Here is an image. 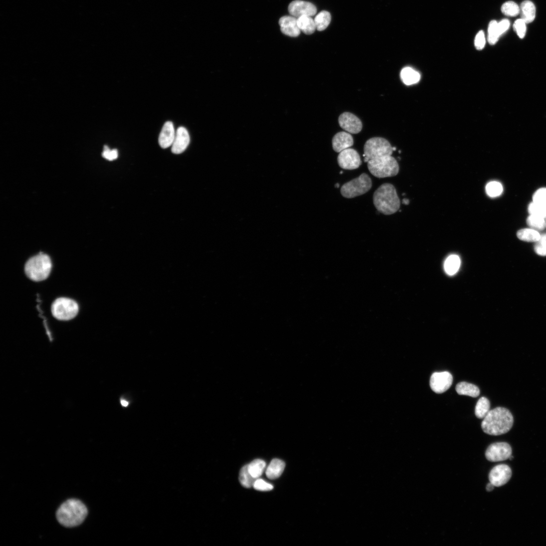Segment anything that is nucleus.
<instances>
[{
  "instance_id": "nucleus-11",
  "label": "nucleus",
  "mask_w": 546,
  "mask_h": 546,
  "mask_svg": "<svg viewBox=\"0 0 546 546\" xmlns=\"http://www.w3.org/2000/svg\"><path fill=\"white\" fill-rule=\"evenodd\" d=\"M340 166L344 170H353L362 164L358 152L354 149L348 148L340 152L338 157Z\"/></svg>"
},
{
  "instance_id": "nucleus-5",
  "label": "nucleus",
  "mask_w": 546,
  "mask_h": 546,
  "mask_svg": "<svg viewBox=\"0 0 546 546\" xmlns=\"http://www.w3.org/2000/svg\"><path fill=\"white\" fill-rule=\"evenodd\" d=\"M368 168L371 174L378 178L396 176L400 170L399 163L392 156L371 159L368 162Z\"/></svg>"
},
{
  "instance_id": "nucleus-28",
  "label": "nucleus",
  "mask_w": 546,
  "mask_h": 546,
  "mask_svg": "<svg viewBox=\"0 0 546 546\" xmlns=\"http://www.w3.org/2000/svg\"><path fill=\"white\" fill-rule=\"evenodd\" d=\"M490 411V401L485 397H482L478 401L476 409L475 414L477 418L484 419Z\"/></svg>"
},
{
  "instance_id": "nucleus-6",
  "label": "nucleus",
  "mask_w": 546,
  "mask_h": 546,
  "mask_svg": "<svg viewBox=\"0 0 546 546\" xmlns=\"http://www.w3.org/2000/svg\"><path fill=\"white\" fill-rule=\"evenodd\" d=\"M364 161L387 156H392L393 149L390 143L386 139L374 137L369 139L364 147Z\"/></svg>"
},
{
  "instance_id": "nucleus-1",
  "label": "nucleus",
  "mask_w": 546,
  "mask_h": 546,
  "mask_svg": "<svg viewBox=\"0 0 546 546\" xmlns=\"http://www.w3.org/2000/svg\"><path fill=\"white\" fill-rule=\"evenodd\" d=\"M514 423L513 415L509 409L497 407L490 410L484 418L482 428L488 435L500 436L510 432Z\"/></svg>"
},
{
  "instance_id": "nucleus-8",
  "label": "nucleus",
  "mask_w": 546,
  "mask_h": 546,
  "mask_svg": "<svg viewBox=\"0 0 546 546\" xmlns=\"http://www.w3.org/2000/svg\"><path fill=\"white\" fill-rule=\"evenodd\" d=\"M54 317L59 320L68 321L73 319L78 312V306L74 301L65 298L56 300L51 306Z\"/></svg>"
},
{
  "instance_id": "nucleus-39",
  "label": "nucleus",
  "mask_w": 546,
  "mask_h": 546,
  "mask_svg": "<svg viewBox=\"0 0 546 546\" xmlns=\"http://www.w3.org/2000/svg\"><path fill=\"white\" fill-rule=\"evenodd\" d=\"M475 44L477 50H481L484 49L486 44V37L484 32L481 30L476 35Z\"/></svg>"
},
{
  "instance_id": "nucleus-3",
  "label": "nucleus",
  "mask_w": 546,
  "mask_h": 546,
  "mask_svg": "<svg viewBox=\"0 0 546 546\" xmlns=\"http://www.w3.org/2000/svg\"><path fill=\"white\" fill-rule=\"evenodd\" d=\"M373 199L378 211L385 215L396 213L400 207V198L395 187L391 184L381 185L374 192Z\"/></svg>"
},
{
  "instance_id": "nucleus-37",
  "label": "nucleus",
  "mask_w": 546,
  "mask_h": 546,
  "mask_svg": "<svg viewBox=\"0 0 546 546\" xmlns=\"http://www.w3.org/2000/svg\"><path fill=\"white\" fill-rule=\"evenodd\" d=\"M533 202L546 205V188L540 189L535 193L533 196Z\"/></svg>"
},
{
  "instance_id": "nucleus-20",
  "label": "nucleus",
  "mask_w": 546,
  "mask_h": 546,
  "mask_svg": "<svg viewBox=\"0 0 546 546\" xmlns=\"http://www.w3.org/2000/svg\"><path fill=\"white\" fill-rule=\"evenodd\" d=\"M521 18L527 24L532 22L535 19L536 9L534 4L527 0L523 2L520 7Z\"/></svg>"
},
{
  "instance_id": "nucleus-22",
  "label": "nucleus",
  "mask_w": 546,
  "mask_h": 546,
  "mask_svg": "<svg viewBox=\"0 0 546 546\" xmlns=\"http://www.w3.org/2000/svg\"><path fill=\"white\" fill-rule=\"evenodd\" d=\"M401 77L403 82L409 86L418 83L421 77L418 71L409 67L402 70Z\"/></svg>"
},
{
  "instance_id": "nucleus-45",
  "label": "nucleus",
  "mask_w": 546,
  "mask_h": 546,
  "mask_svg": "<svg viewBox=\"0 0 546 546\" xmlns=\"http://www.w3.org/2000/svg\"><path fill=\"white\" fill-rule=\"evenodd\" d=\"M513 458H514V457H513V456L512 455V456H511L510 457V459L511 460H512L513 459Z\"/></svg>"
},
{
  "instance_id": "nucleus-38",
  "label": "nucleus",
  "mask_w": 546,
  "mask_h": 546,
  "mask_svg": "<svg viewBox=\"0 0 546 546\" xmlns=\"http://www.w3.org/2000/svg\"><path fill=\"white\" fill-rule=\"evenodd\" d=\"M253 487L257 491L264 492L271 491L274 488L273 485L259 478L256 480Z\"/></svg>"
},
{
  "instance_id": "nucleus-41",
  "label": "nucleus",
  "mask_w": 546,
  "mask_h": 546,
  "mask_svg": "<svg viewBox=\"0 0 546 546\" xmlns=\"http://www.w3.org/2000/svg\"><path fill=\"white\" fill-rule=\"evenodd\" d=\"M511 22L509 19H505L498 23V30L500 35L505 33L510 28Z\"/></svg>"
},
{
  "instance_id": "nucleus-14",
  "label": "nucleus",
  "mask_w": 546,
  "mask_h": 546,
  "mask_svg": "<svg viewBox=\"0 0 546 546\" xmlns=\"http://www.w3.org/2000/svg\"><path fill=\"white\" fill-rule=\"evenodd\" d=\"M339 121L341 127L348 133L358 134L362 129L363 125L361 120L351 113L345 112L341 114Z\"/></svg>"
},
{
  "instance_id": "nucleus-4",
  "label": "nucleus",
  "mask_w": 546,
  "mask_h": 546,
  "mask_svg": "<svg viewBox=\"0 0 546 546\" xmlns=\"http://www.w3.org/2000/svg\"><path fill=\"white\" fill-rule=\"evenodd\" d=\"M52 262L50 257L43 253L29 259L25 265V273L31 280L35 282L43 281L50 275L52 269Z\"/></svg>"
},
{
  "instance_id": "nucleus-42",
  "label": "nucleus",
  "mask_w": 546,
  "mask_h": 546,
  "mask_svg": "<svg viewBox=\"0 0 546 546\" xmlns=\"http://www.w3.org/2000/svg\"><path fill=\"white\" fill-rule=\"evenodd\" d=\"M495 486L491 483L487 484L486 486V490L488 492H492L494 489Z\"/></svg>"
},
{
  "instance_id": "nucleus-24",
  "label": "nucleus",
  "mask_w": 546,
  "mask_h": 546,
  "mask_svg": "<svg viewBox=\"0 0 546 546\" xmlns=\"http://www.w3.org/2000/svg\"><path fill=\"white\" fill-rule=\"evenodd\" d=\"M461 265V260L459 256L455 255L450 256L446 260L444 269L449 275H454L459 271Z\"/></svg>"
},
{
  "instance_id": "nucleus-43",
  "label": "nucleus",
  "mask_w": 546,
  "mask_h": 546,
  "mask_svg": "<svg viewBox=\"0 0 546 546\" xmlns=\"http://www.w3.org/2000/svg\"><path fill=\"white\" fill-rule=\"evenodd\" d=\"M120 402H121V405L123 407H127L129 405V403L127 401H124V400H121Z\"/></svg>"
},
{
  "instance_id": "nucleus-2",
  "label": "nucleus",
  "mask_w": 546,
  "mask_h": 546,
  "mask_svg": "<svg viewBox=\"0 0 546 546\" xmlns=\"http://www.w3.org/2000/svg\"><path fill=\"white\" fill-rule=\"evenodd\" d=\"M88 515L86 507L80 501L71 499L64 502L58 509L56 517L63 526L72 528L81 524Z\"/></svg>"
},
{
  "instance_id": "nucleus-40",
  "label": "nucleus",
  "mask_w": 546,
  "mask_h": 546,
  "mask_svg": "<svg viewBox=\"0 0 546 546\" xmlns=\"http://www.w3.org/2000/svg\"><path fill=\"white\" fill-rule=\"evenodd\" d=\"M118 151L116 149L110 150L107 146H104L102 156L109 161H113L118 157Z\"/></svg>"
},
{
  "instance_id": "nucleus-26",
  "label": "nucleus",
  "mask_w": 546,
  "mask_h": 546,
  "mask_svg": "<svg viewBox=\"0 0 546 546\" xmlns=\"http://www.w3.org/2000/svg\"><path fill=\"white\" fill-rule=\"evenodd\" d=\"M331 20L330 13L327 11H322L317 15L314 21L317 29L318 31L325 30L329 25Z\"/></svg>"
},
{
  "instance_id": "nucleus-23",
  "label": "nucleus",
  "mask_w": 546,
  "mask_h": 546,
  "mask_svg": "<svg viewBox=\"0 0 546 546\" xmlns=\"http://www.w3.org/2000/svg\"><path fill=\"white\" fill-rule=\"evenodd\" d=\"M298 25L301 31L306 34H313L317 29L314 20L309 16H302L297 18Z\"/></svg>"
},
{
  "instance_id": "nucleus-10",
  "label": "nucleus",
  "mask_w": 546,
  "mask_h": 546,
  "mask_svg": "<svg viewBox=\"0 0 546 546\" xmlns=\"http://www.w3.org/2000/svg\"><path fill=\"white\" fill-rule=\"evenodd\" d=\"M453 376L448 371L435 372L430 379V387L437 394H442L450 389L453 383Z\"/></svg>"
},
{
  "instance_id": "nucleus-17",
  "label": "nucleus",
  "mask_w": 546,
  "mask_h": 546,
  "mask_svg": "<svg viewBox=\"0 0 546 546\" xmlns=\"http://www.w3.org/2000/svg\"><path fill=\"white\" fill-rule=\"evenodd\" d=\"M176 133L173 122H166L163 126L159 136L158 142L160 147L165 149L172 146L175 138Z\"/></svg>"
},
{
  "instance_id": "nucleus-29",
  "label": "nucleus",
  "mask_w": 546,
  "mask_h": 546,
  "mask_svg": "<svg viewBox=\"0 0 546 546\" xmlns=\"http://www.w3.org/2000/svg\"><path fill=\"white\" fill-rule=\"evenodd\" d=\"M518 237L521 240L527 242H537L541 237L538 231L533 229H524L517 233Z\"/></svg>"
},
{
  "instance_id": "nucleus-21",
  "label": "nucleus",
  "mask_w": 546,
  "mask_h": 546,
  "mask_svg": "<svg viewBox=\"0 0 546 546\" xmlns=\"http://www.w3.org/2000/svg\"><path fill=\"white\" fill-rule=\"evenodd\" d=\"M456 391L460 395H465L477 398L480 394L479 388L475 385L467 382H461L456 387Z\"/></svg>"
},
{
  "instance_id": "nucleus-36",
  "label": "nucleus",
  "mask_w": 546,
  "mask_h": 546,
  "mask_svg": "<svg viewBox=\"0 0 546 546\" xmlns=\"http://www.w3.org/2000/svg\"><path fill=\"white\" fill-rule=\"evenodd\" d=\"M526 24L527 23L522 18L517 20L514 24L515 31L521 38L525 36L527 31Z\"/></svg>"
},
{
  "instance_id": "nucleus-12",
  "label": "nucleus",
  "mask_w": 546,
  "mask_h": 546,
  "mask_svg": "<svg viewBox=\"0 0 546 546\" xmlns=\"http://www.w3.org/2000/svg\"><path fill=\"white\" fill-rule=\"evenodd\" d=\"M512 471L506 465H500L494 467L489 474L490 483L496 487L506 485L511 479Z\"/></svg>"
},
{
  "instance_id": "nucleus-35",
  "label": "nucleus",
  "mask_w": 546,
  "mask_h": 546,
  "mask_svg": "<svg viewBox=\"0 0 546 546\" xmlns=\"http://www.w3.org/2000/svg\"><path fill=\"white\" fill-rule=\"evenodd\" d=\"M535 247L536 253L541 256H546V234L541 235Z\"/></svg>"
},
{
  "instance_id": "nucleus-30",
  "label": "nucleus",
  "mask_w": 546,
  "mask_h": 546,
  "mask_svg": "<svg viewBox=\"0 0 546 546\" xmlns=\"http://www.w3.org/2000/svg\"><path fill=\"white\" fill-rule=\"evenodd\" d=\"M527 222L532 229L536 230H542L546 227L545 218L541 216L530 215Z\"/></svg>"
},
{
  "instance_id": "nucleus-9",
  "label": "nucleus",
  "mask_w": 546,
  "mask_h": 546,
  "mask_svg": "<svg viewBox=\"0 0 546 546\" xmlns=\"http://www.w3.org/2000/svg\"><path fill=\"white\" fill-rule=\"evenodd\" d=\"M512 453V448L509 444L499 442L490 445L486 450L485 456L488 461L496 463L510 459Z\"/></svg>"
},
{
  "instance_id": "nucleus-19",
  "label": "nucleus",
  "mask_w": 546,
  "mask_h": 546,
  "mask_svg": "<svg viewBox=\"0 0 546 546\" xmlns=\"http://www.w3.org/2000/svg\"><path fill=\"white\" fill-rule=\"evenodd\" d=\"M285 467L284 462L278 459H273L268 466L266 474L268 479L275 480L283 473Z\"/></svg>"
},
{
  "instance_id": "nucleus-16",
  "label": "nucleus",
  "mask_w": 546,
  "mask_h": 546,
  "mask_svg": "<svg viewBox=\"0 0 546 546\" xmlns=\"http://www.w3.org/2000/svg\"><path fill=\"white\" fill-rule=\"evenodd\" d=\"M282 32L288 36L297 37L301 30L298 26L297 18L292 16H285L279 21Z\"/></svg>"
},
{
  "instance_id": "nucleus-18",
  "label": "nucleus",
  "mask_w": 546,
  "mask_h": 546,
  "mask_svg": "<svg viewBox=\"0 0 546 546\" xmlns=\"http://www.w3.org/2000/svg\"><path fill=\"white\" fill-rule=\"evenodd\" d=\"M354 144L352 136L347 132H341L336 134L332 139L333 150L337 152H341L349 148Z\"/></svg>"
},
{
  "instance_id": "nucleus-44",
  "label": "nucleus",
  "mask_w": 546,
  "mask_h": 546,
  "mask_svg": "<svg viewBox=\"0 0 546 546\" xmlns=\"http://www.w3.org/2000/svg\"><path fill=\"white\" fill-rule=\"evenodd\" d=\"M335 187L338 188H339L340 187V184L339 183L336 184H335Z\"/></svg>"
},
{
  "instance_id": "nucleus-27",
  "label": "nucleus",
  "mask_w": 546,
  "mask_h": 546,
  "mask_svg": "<svg viewBox=\"0 0 546 546\" xmlns=\"http://www.w3.org/2000/svg\"><path fill=\"white\" fill-rule=\"evenodd\" d=\"M256 480L250 474L248 465L245 466L241 469L239 474V481L243 487L248 489L253 487Z\"/></svg>"
},
{
  "instance_id": "nucleus-33",
  "label": "nucleus",
  "mask_w": 546,
  "mask_h": 546,
  "mask_svg": "<svg viewBox=\"0 0 546 546\" xmlns=\"http://www.w3.org/2000/svg\"><path fill=\"white\" fill-rule=\"evenodd\" d=\"M487 194L491 197H496L500 196L503 192L502 184L496 181L489 183L486 188Z\"/></svg>"
},
{
  "instance_id": "nucleus-13",
  "label": "nucleus",
  "mask_w": 546,
  "mask_h": 546,
  "mask_svg": "<svg viewBox=\"0 0 546 546\" xmlns=\"http://www.w3.org/2000/svg\"><path fill=\"white\" fill-rule=\"evenodd\" d=\"M288 11L290 15L297 18L302 16H314L317 12L316 7L312 3L296 0L292 2L288 6Z\"/></svg>"
},
{
  "instance_id": "nucleus-31",
  "label": "nucleus",
  "mask_w": 546,
  "mask_h": 546,
  "mask_svg": "<svg viewBox=\"0 0 546 546\" xmlns=\"http://www.w3.org/2000/svg\"><path fill=\"white\" fill-rule=\"evenodd\" d=\"M502 12L508 16H517L520 13V7L515 2L508 1L501 7Z\"/></svg>"
},
{
  "instance_id": "nucleus-15",
  "label": "nucleus",
  "mask_w": 546,
  "mask_h": 546,
  "mask_svg": "<svg viewBox=\"0 0 546 546\" xmlns=\"http://www.w3.org/2000/svg\"><path fill=\"white\" fill-rule=\"evenodd\" d=\"M190 136L187 130L184 127H179L176 133L175 138L172 146L174 154H179L184 152L190 143Z\"/></svg>"
},
{
  "instance_id": "nucleus-34",
  "label": "nucleus",
  "mask_w": 546,
  "mask_h": 546,
  "mask_svg": "<svg viewBox=\"0 0 546 546\" xmlns=\"http://www.w3.org/2000/svg\"><path fill=\"white\" fill-rule=\"evenodd\" d=\"M528 210L530 215L539 216L545 218L546 217V205L533 202L529 205Z\"/></svg>"
},
{
  "instance_id": "nucleus-32",
  "label": "nucleus",
  "mask_w": 546,
  "mask_h": 546,
  "mask_svg": "<svg viewBox=\"0 0 546 546\" xmlns=\"http://www.w3.org/2000/svg\"><path fill=\"white\" fill-rule=\"evenodd\" d=\"M497 25L498 22L496 21L492 20L489 25L488 39L491 45L495 44L500 36Z\"/></svg>"
},
{
  "instance_id": "nucleus-7",
  "label": "nucleus",
  "mask_w": 546,
  "mask_h": 546,
  "mask_svg": "<svg viewBox=\"0 0 546 546\" xmlns=\"http://www.w3.org/2000/svg\"><path fill=\"white\" fill-rule=\"evenodd\" d=\"M372 186L370 177L363 173L359 177L345 184L341 188L342 195L347 198H353L368 192Z\"/></svg>"
},
{
  "instance_id": "nucleus-25",
  "label": "nucleus",
  "mask_w": 546,
  "mask_h": 546,
  "mask_svg": "<svg viewBox=\"0 0 546 546\" xmlns=\"http://www.w3.org/2000/svg\"><path fill=\"white\" fill-rule=\"evenodd\" d=\"M266 466L264 461L256 459L248 465V471L253 477L256 479L260 478L263 475Z\"/></svg>"
}]
</instances>
